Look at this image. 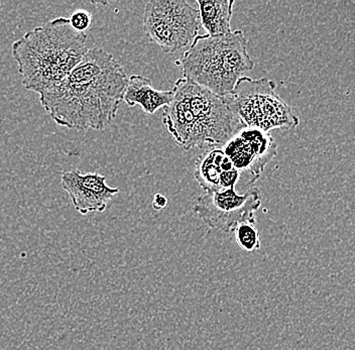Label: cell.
<instances>
[{"label":"cell","mask_w":355,"mask_h":350,"mask_svg":"<svg viewBox=\"0 0 355 350\" xmlns=\"http://www.w3.org/2000/svg\"><path fill=\"white\" fill-rule=\"evenodd\" d=\"M128 80L112 55L89 49L63 81L40 95V102L58 125L104 130L116 116Z\"/></svg>","instance_id":"6da1fadb"},{"label":"cell","mask_w":355,"mask_h":350,"mask_svg":"<svg viewBox=\"0 0 355 350\" xmlns=\"http://www.w3.org/2000/svg\"><path fill=\"white\" fill-rule=\"evenodd\" d=\"M88 50L87 35L73 30L64 17L33 28L11 45L22 85L39 95L63 81Z\"/></svg>","instance_id":"7a4b0ae2"},{"label":"cell","mask_w":355,"mask_h":350,"mask_svg":"<svg viewBox=\"0 0 355 350\" xmlns=\"http://www.w3.org/2000/svg\"><path fill=\"white\" fill-rule=\"evenodd\" d=\"M174 96L164 110L168 134L185 150L224 146L244 126L224 97L182 77L175 83Z\"/></svg>","instance_id":"3957f363"},{"label":"cell","mask_w":355,"mask_h":350,"mask_svg":"<svg viewBox=\"0 0 355 350\" xmlns=\"http://www.w3.org/2000/svg\"><path fill=\"white\" fill-rule=\"evenodd\" d=\"M248 45L243 30L216 37L197 35L176 63L183 69V77L218 96H226L244 73L254 67Z\"/></svg>","instance_id":"277c9868"},{"label":"cell","mask_w":355,"mask_h":350,"mask_svg":"<svg viewBox=\"0 0 355 350\" xmlns=\"http://www.w3.org/2000/svg\"><path fill=\"white\" fill-rule=\"evenodd\" d=\"M245 128L270 132L288 130L299 125V117L276 92V84L266 78L243 76L230 94L223 96Z\"/></svg>","instance_id":"5b68a950"},{"label":"cell","mask_w":355,"mask_h":350,"mask_svg":"<svg viewBox=\"0 0 355 350\" xmlns=\"http://www.w3.org/2000/svg\"><path fill=\"white\" fill-rule=\"evenodd\" d=\"M199 28L198 10L185 0H150L146 4L144 33L165 53L190 45Z\"/></svg>","instance_id":"8992f818"},{"label":"cell","mask_w":355,"mask_h":350,"mask_svg":"<svg viewBox=\"0 0 355 350\" xmlns=\"http://www.w3.org/2000/svg\"><path fill=\"white\" fill-rule=\"evenodd\" d=\"M261 204L259 188H252L243 194L227 189L202 195L193 210L208 227L230 234L239 223L254 219Z\"/></svg>","instance_id":"52a82bcc"},{"label":"cell","mask_w":355,"mask_h":350,"mask_svg":"<svg viewBox=\"0 0 355 350\" xmlns=\"http://www.w3.org/2000/svg\"><path fill=\"white\" fill-rule=\"evenodd\" d=\"M222 150L235 169L246 179L248 186L259 180L266 166L276 157L277 146L270 132L243 128Z\"/></svg>","instance_id":"ba28073f"},{"label":"cell","mask_w":355,"mask_h":350,"mask_svg":"<svg viewBox=\"0 0 355 350\" xmlns=\"http://www.w3.org/2000/svg\"><path fill=\"white\" fill-rule=\"evenodd\" d=\"M62 188L68 193L75 209L80 214L101 213L119 189L106 183V177L97 173L82 174L79 170H67L62 174Z\"/></svg>","instance_id":"9c48e42d"},{"label":"cell","mask_w":355,"mask_h":350,"mask_svg":"<svg viewBox=\"0 0 355 350\" xmlns=\"http://www.w3.org/2000/svg\"><path fill=\"white\" fill-rule=\"evenodd\" d=\"M194 178L206 193L235 189L241 179L232 161L222 148L213 147L202 152L196 159Z\"/></svg>","instance_id":"30bf717a"},{"label":"cell","mask_w":355,"mask_h":350,"mask_svg":"<svg viewBox=\"0 0 355 350\" xmlns=\"http://www.w3.org/2000/svg\"><path fill=\"white\" fill-rule=\"evenodd\" d=\"M174 91L157 90L152 82L141 75H132L128 80L123 101L130 107L139 106L148 114H155L162 107L171 103Z\"/></svg>","instance_id":"8fae6325"},{"label":"cell","mask_w":355,"mask_h":350,"mask_svg":"<svg viewBox=\"0 0 355 350\" xmlns=\"http://www.w3.org/2000/svg\"><path fill=\"white\" fill-rule=\"evenodd\" d=\"M200 26L211 37L227 35L232 32L233 0H197Z\"/></svg>","instance_id":"7c38bea8"},{"label":"cell","mask_w":355,"mask_h":350,"mask_svg":"<svg viewBox=\"0 0 355 350\" xmlns=\"http://www.w3.org/2000/svg\"><path fill=\"white\" fill-rule=\"evenodd\" d=\"M235 241L237 245L245 252H254L261 250V236L257 230L255 219L243 221L235 226Z\"/></svg>","instance_id":"4fadbf2b"},{"label":"cell","mask_w":355,"mask_h":350,"mask_svg":"<svg viewBox=\"0 0 355 350\" xmlns=\"http://www.w3.org/2000/svg\"><path fill=\"white\" fill-rule=\"evenodd\" d=\"M68 19L73 30L82 34H85L92 26V15L88 10L82 8L75 10Z\"/></svg>","instance_id":"5bb4252c"},{"label":"cell","mask_w":355,"mask_h":350,"mask_svg":"<svg viewBox=\"0 0 355 350\" xmlns=\"http://www.w3.org/2000/svg\"><path fill=\"white\" fill-rule=\"evenodd\" d=\"M166 204H168V200L164 195L155 194L154 201H153V207L155 208V210H162L166 207Z\"/></svg>","instance_id":"9a60e30c"}]
</instances>
